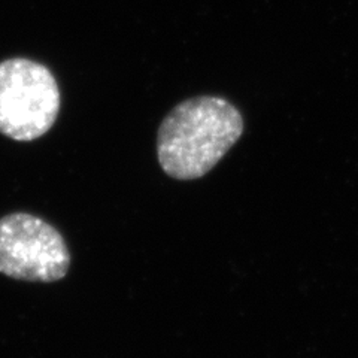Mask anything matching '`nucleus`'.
Returning a JSON list of instances; mask_svg holds the SVG:
<instances>
[{
	"label": "nucleus",
	"mask_w": 358,
	"mask_h": 358,
	"mask_svg": "<svg viewBox=\"0 0 358 358\" xmlns=\"http://www.w3.org/2000/svg\"><path fill=\"white\" fill-rule=\"evenodd\" d=\"M243 131L241 112L222 97L201 96L179 103L164 118L157 138L162 169L189 181L210 172Z\"/></svg>",
	"instance_id": "f257e3e1"
},
{
	"label": "nucleus",
	"mask_w": 358,
	"mask_h": 358,
	"mask_svg": "<svg viewBox=\"0 0 358 358\" xmlns=\"http://www.w3.org/2000/svg\"><path fill=\"white\" fill-rule=\"evenodd\" d=\"M69 267V248L51 224L26 212L0 218V273L18 281L55 282Z\"/></svg>",
	"instance_id": "7ed1b4c3"
},
{
	"label": "nucleus",
	"mask_w": 358,
	"mask_h": 358,
	"mask_svg": "<svg viewBox=\"0 0 358 358\" xmlns=\"http://www.w3.org/2000/svg\"><path fill=\"white\" fill-rule=\"evenodd\" d=\"M60 90L47 66L29 59L0 63V133L29 142L43 136L60 112Z\"/></svg>",
	"instance_id": "f03ea898"
}]
</instances>
